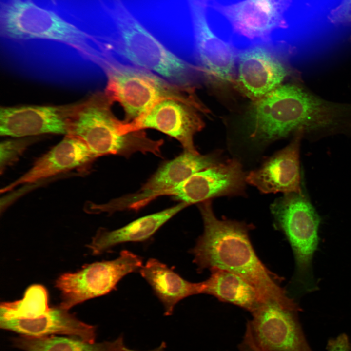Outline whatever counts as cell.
<instances>
[{
	"mask_svg": "<svg viewBox=\"0 0 351 351\" xmlns=\"http://www.w3.org/2000/svg\"><path fill=\"white\" fill-rule=\"evenodd\" d=\"M219 152L202 155L184 151L163 164L137 192L121 197V205L124 209L140 207L161 192L173 189L195 173L221 162Z\"/></svg>",
	"mask_w": 351,
	"mask_h": 351,
	"instance_id": "cell-15",
	"label": "cell"
},
{
	"mask_svg": "<svg viewBox=\"0 0 351 351\" xmlns=\"http://www.w3.org/2000/svg\"><path fill=\"white\" fill-rule=\"evenodd\" d=\"M73 107L74 104L1 108L0 134L13 137L48 133L66 135Z\"/></svg>",
	"mask_w": 351,
	"mask_h": 351,
	"instance_id": "cell-16",
	"label": "cell"
},
{
	"mask_svg": "<svg viewBox=\"0 0 351 351\" xmlns=\"http://www.w3.org/2000/svg\"><path fill=\"white\" fill-rule=\"evenodd\" d=\"M95 156L85 144L71 135L40 157L20 177L1 190L8 192L18 186L38 182L77 168L94 160Z\"/></svg>",
	"mask_w": 351,
	"mask_h": 351,
	"instance_id": "cell-18",
	"label": "cell"
},
{
	"mask_svg": "<svg viewBox=\"0 0 351 351\" xmlns=\"http://www.w3.org/2000/svg\"><path fill=\"white\" fill-rule=\"evenodd\" d=\"M166 344L162 342L158 347L151 350L145 351H165ZM108 351H141L130 349L126 346L124 342L123 335L121 334L116 339L110 341Z\"/></svg>",
	"mask_w": 351,
	"mask_h": 351,
	"instance_id": "cell-28",
	"label": "cell"
},
{
	"mask_svg": "<svg viewBox=\"0 0 351 351\" xmlns=\"http://www.w3.org/2000/svg\"><path fill=\"white\" fill-rule=\"evenodd\" d=\"M210 271V276L199 282L200 293L213 295L251 312L263 302L255 288L241 276L218 268Z\"/></svg>",
	"mask_w": 351,
	"mask_h": 351,
	"instance_id": "cell-22",
	"label": "cell"
},
{
	"mask_svg": "<svg viewBox=\"0 0 351 351\" xmlns=\"http://www.w3.org/2000/svg\"><path fill=\"white\" fill-rule=\"evenodd\" d=\"M246 175L237 159H230L195 173L177 186L159 193L188 205L217 196L242 194Z\"/></svg>",
	"mask_w": 351,
	"mask_h": 351,
	"instance_id": "cell-12",
	"label": "cell"
},
{
	"mask_svg": "<svg viewBox=\"0 0 351 351\" xmlns=\"http://www.w3.org/2000/svg\"><path fill=\"white\" fill-rule=\"evenodd\" d=\"M162 304L164 315L173 314L176 305L191 295L200 294V283L188 281L155 258H150L139 271Z\"/></svg>",
	"mask_w": 351,
	"mask_h": 351,
	"instance_id": "cell-21",
	"label": "cell"
},
{
	"mask_svg": "<svg viewBox=\"0 0 351 351\" xmlns=\"http://www.w3.org/2000/svg\"><path fill=\"white\" fill-rule=\"evenodd\" d=\"M327 351H350L351 349L348 336L342 333L336 338L329 340Z\"/></svg>",
	"mask_w": 351,
	"mask_h": 351,
	"instance_id": "cell-27",
	"label": "cell"
},
{
	"mask_svg": "<svg viewBox=\"0 0 351 351\" xmlns=\"http://www.w3.org/2000/svg\"><path fill=\"white\" fill-rule=\"evenodd\" d=\"M199 112L205 111L177 100L166 99L134 120L122 121L120 129L123 134L147 128L156 129L178 140L184 151L197 153L194 136L204 125Z\"/></svg>",
	"mask_w": 351,
	"mask_h": 351,
	"instance_id": "cell-11",
	"label": "cell"
},
{
	"mask_svg": "<svg viewBox=\"0 0 351 351\" xmlns=\"http://www.w3.org/2000/svg\"><path fill=\"white\" fill-rule=\"evenodd\" d=\"M0 19V35L5 39L20 45L34 41L58 44L64 47L76 67H97L102 57L97 36L30 0L3 3Z\"/></svg>",
	"mask_w": 351,
	"mask_h": 351,
	"instance_id": "cell-3",
	"label": "cell"
},
{
	"mask_svg": "<svg viewBox=\"0 0 351 351\" xmlns=\"http://www.w3.org/2000/svg\"><path fill=\"white\" fill-rule=\"evenodd\" d=\"M291 3L292 0H244L225 5L214 1L208 7L226 19V26L216 34L238 52L264 46L287 57L291 50L282 33L289 27L285 13Z\"/></svg>",
	"mask_w": 351,
	"mask_h": 351,
	"instance_id": "cell-6",
	"label": "cell"
},
{
	"mask_svg": "<svg viewBox=\"0 0 351 351\" xmlns=\"http://www.w3.org/2000/svg\"><path fill=\"white\" fill-rule=\"evenodd\" d=\"M198 207L204 231L191 250L198 270L218 268L236 273L255 288L263 302L297 311L296 304L280 287L278 277L257 256L249 238V226L217 219L210 200L200 202Z\"/></svg>",
	"mask_w": 351,
	"mask_h": 351,
	"instance_id": "cell-1",
	"label": "cell"
},
{
	"mask_svg": "<svg viewBox=\"0 0 351 351\" xmlns=\"http://www.w3.org/2000/svg\"><path fill=\"white\" fill-rule=\"evenodd\" d=\"M295 312L274 302H262L251 312L243 344L254 351H312Z\"/></svg>",
	"mask_w": 351,
	"mask_h": 351,
	"instance_id": "cell-10",
	"label": "cell"
},
{
	"mask_svg": "<svg viewBox=\"0 0 351 351\" xmlns=\"http://www.w3.org/2000/svg\"><path fill=\"white\" fill-rule=\"evenodd\" d=\"M112 104L104 92L75 103L67 134L82 140L96 158L111 154L129 157L137 152L160 156L163 141L152 139L141 130L122 133L121 121L112 113Z\"/></svg>",
	"mask_w": 351,
	"mask_h": 351,
	"instance_id": "cell-5",
	"label": "cell"
},
{
	"mask_svg": "<svg viewBox=\"0 0 351 351\" xmlns=\"http://www.w3.org/2000/svg\"><path fill=\"white\" fill-rule=\"evenodd\" d=\"M278 227L283 232L292 249L296 275L307 290L314 286L312 262L319 243L320 218L303 194L290 193L277 199L271 206Z\"/></svg>",
	"mask_w": 351,
	"mask_h": 351,
	"instance_id": "cell-8",
	"label": "cell"
},
{
	"mask_svg": "<svg viewBox=\"0 0 351 351\" xmlns=\"http://www.w3.org/2000/svg\"><path fill=\"white\" fill-rule=\"evenodd\" d=\"M243 351H254L245 346L242 345Z\"/></svg>",
	"mask_w": 351,
	"mask_h": 351,
	"instance_id": "cell-30",
	"label": "cell"
},
{
	"mask_svg": "<svg viewBox=\"0 0 351 351\" xmlns=\"http://www.w3.org/2000/svg\"><path fill=\"white\" fill-rule=\"evenodd\" d=\"M115 28L105 44L116 60L151 71L172 83L191 87L197 66L177 57L148 31L121 0H115L110 10Z\"/></svg>",
	"mask_w": 351,
	"mask_h": 351,
	"instance_id": "cell-4",
	"label": "cell"
},
{
	"mask_svg": "<svg viewBox=\"0 0 351 351\" xmlns=\"http://www.w3.org/2000/svg\"><path fill=\"white\" fill-rule=\"evenodd\" d=\"M104 73L107 78L104 93L112 103L118 102L123 107L124 122L134 120L166 99L205 109L196 97L194 87L172 83L151 71L115 61Z\"/></svg>",
	"mask_w": 351,
	"mask_h": 351,
	"instance_id": "cell-7",
	"label": "cell"
},
{
	"mask_svg": "<svg viewBox=\"0 0 351 351\" xmlns=\"http://www.w3.org/2000/svg\"><path fill=\"white\" fill-rule=\"evenodd\" d=\"M350 39H351V38H350Z\"/></svg>",
	"mask_w": 351,
	"mask_h": 351,
	"instance_id": "cell-31",
	"label": "cell"
},
{
	"mask_svg": "<svg viewBox=\"0 0 351 351\" xmlns=\"http://www.w3.org/2000/svg\"><path fill=\"white\" fill-rule=\"evenodd\" d=\"M254 101L248 114L247 130L249 139L258 145L300 131L317 136L331 119L328 101L292 84L281 85Z\"/></svg>",
	"mask_w": 351,
	"mask_h": 351,
	"instance_id": "cell-2",
	"label": "cell"
},
{
	"mask_svg": "<svg viewBox=\"0 0 351 351\" xmlns=\"http://www.w3.org/2000/svg\"><path fill=\"white\" fill-rule=\"evenodd\" d=\"M192 18L194 53L201 71L220 81L235 74L238 51L219 37L207 22L206 8L189 2Z\"/></svg>",
	"mask_w": 351,
	"mask_h": 351,
	"instance_id": "cell-14",
	"label": "cell"
},
{
	"mask_svg": "<svg viewBox=\"0 0 351 351\" xmlns=\"http://www.w3.org/2000/svg\"><path fill=\"white\" fill-rule=\"evenodd\" d=\"M328 19L334 25L351 24V0H342L338 6L330 11Z\"/></svg>",
	"mask_w": 351,
	"mask_h": 351,
	"instance_id": "cell-26",
	"label": "cell"
},
{
	"mask_svg": "<svg viewBox=\"0 0 351 351\" xmlns=\"http://www.w3.org/2000/svg\"><path fill=\"white\" fill-rule=\"evenodd\" d=\"M285 59L273 49L264 46L238 52L236 70L239 89L254 101L274 90L289 74Z\"/></svg>",
	"mask_w": 351,
	"mask_h": 351,
	"instance_id": "cell-13",
	"label": "cell"
},
{
	"mask_svg": "<svg viewBox=\"0 0 351 351\" xmlns=\"http://www.w3.org/2000/svg\"><path fill=\"white\" fill-rule=\"evenodd\" d=\"M110 341L91 343L75 337L21 335L14 345L25 351H108Z\"/></svg>",
	"mask_w": 351,
	"mask_h": 351,
	"instance_id": "cell-23",
	"label": "cell"
},
{
	"mask_svg": "<svg viewBox=\"0 0 351 351\" xmlns=\"http://www.w3.org/2000/svg\"><path fill=\"white\" fill-rule=\"evenodd\" d=\"M142 266L141 257L123 250L116 259L96 262L76 272L63 273L55 282L61 294L59 306L69 310L88 299L106 294L126 275L139 272Z\"/></svg>",
	"mask_w": 351,
	"mask_h": 351,
	"instance_id": "cell-9",
	"label": "cell"
},
{
	"mask_svg": "<svg viewBox=\"0 0 351 351\" xmlns=\"http://www.w3.org/2000/svg\"><path fill=\"white\" fill-rule=\"evenodd\" d=\"M50 308L46 289L42 285H33L26 290L22 299L1 303L0 319H33Z\"/></svg>",
	"mask_w": 351,
	"mask_h": 351,
	"instance_id": "cell-24",
	"label": "cell"
},
{
	"mask_svg": "<svg viewBox=\"0 0 351 351\" xmlns=\"http://www.w3.org/2000/svg\"><path fill=\"white\" fill-rule=\"evenodd\" d=\"M0 327L28 336L66 335L91 343L95 342L96 337L95 326L78 319L59 305L50 307L33 319H0Z\"/></svg>",
	"mask_w": 351,
	"mask_h": 351,
	"instance_id": "cell-19",
	"label": "cell"
},
{
	"mask_svg": "<svg viewBox=\"0 0 351 351\" xmlns=\"http://www.w3.org/2000/svg\"><path fill=\"white\" fill-rule=\"evenodd\" d=\"M189 205L181 203L139 218L118 229L101 228L87 245L94 255L101 254L119 244L148 240L167 221Z\"/></svg>",
	"mask_w": 351,
	"mask_h": 351,
	"instance_id": "cell-20",
	"label": "cell"
},
{
	"mask_svg": "<svg viewBox=\"0 0 351 351\" xmlns=\"http://www.w3.org/2000/svg\"><path fill=\"white\" fill-rule=\"evenodd\" d=\"M28 139L5 140L0 144V169H5L18 160L30 144Z\"/></svg>",
	"mask_w": 351,
	"mask_h": 351,
	"instance_id": "cell-25",
	"label": "cell"
},
{
	"mask_svg": "<svg viewBox=\"0 0 351 351\" xmlns=\"http://www.w3.org/2000/svg\"><path fill=\"white\" fill-rule=\"evenodd\" d=\"M304 136L302 131L295 134L289 144L247 175L246 182L264 193L302 194L300 150Z\"/></svg>",
	"mask_w": 351,
	"mask_h": 351,
	"instance_id": "cell-17",
	"label": "cell"
},
{
	"mask_svg": "<svg viewBox=\"0 0 351 351\" xmlns=\"http://www.w3.org/2000/svg\"><path fill=\"white\" fill-rule=\"evenodd\" d=\"M189 1L196 3L207 8L214 0H188Z\"/></svg>",
	"mask_w": 351,
	"mask_h": 351,
	"instance_id": "cell-29",
	"label": "cell"
}]
</instances>
